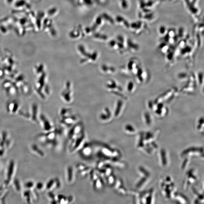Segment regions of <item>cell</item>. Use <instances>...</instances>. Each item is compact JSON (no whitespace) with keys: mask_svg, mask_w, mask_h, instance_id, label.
Returning <instances> with one entry per match:
<instances>
[{"mask_svg":"<svg viewBox=\"0 0 204 204\" xmlns=\"http://www.w3.org/2000/svg\"><path fill=\"white\" fill-rule=\"evenodd\" d=\"M159 135V130L139 133L136 142V147L147 155L153 154L158 149L157 140Z\"/></svg>","mask_w":204,"mask_h":204,"instance_id":"6da1fadb","label":"cell"},{"mask_svg":"<svg viewBox=\"0 0 204 204\" xmlns=\"http://www.w3.org/2000/svg\"><path fill=\"white\" fill-rule=\"evenodd\" d=\"M160 187L161 193L167 200L172 199L176 192L175 184L172 178L169 176H166L160 181Z\"/></svg>","mask_w":204,"mask_h":204,"instance_id":"7a4b0ae2","label":"cell"},{"mask_svg":"<svg viewBox=\"0 0 204 204\" xmlns=\"http://www.w3.org/2000/svg\"><path fill=\"white\" fill-rule=\"evenodd\" d=\"M134 196V201L136 203L152 204L153 203L154 190L150 189L142 192H136Z\"/></svg>","mask_w":204,"mask_h":204,"instance_id":"3957f363","label":"cell"},{"mask_svg":"<svg viewBox=\"0 0 204 204\" xmlns=\"http://www.w3.org/2000/svg\"><path fill=\"white\" fill-rule=\"evenodd\" d=\"M182 158L184 157L204 158L203 147L191 146L183 150L181 154Z\"/></svg>","mask_w":204,"mask_h":204,"instance_id":"277c9868","label":"cell"},{"mask_svg":"<svg viewBox=\"0 0 204 204\" xmlns=\"http://www.w3.org/2000/svg\"><path fill=\"white\" fill-rule=\"evenodd\" d=\"M198 180V177L196 174L195 170L191 169L186 173L183 182V188L187 190L189 187H192L194 184L197 182Z\"/></svg>","mask_w":204,"mask_h":204,"instance_id":"5b68a950","label":"cell"},{"mask_svg":"<svg viewBox=\"0 0 204 204\" xmlns=\"http://www.w3.org/2000/svg\"><path fill=\"white\" fill-rule=\"evenodd\" d=\"M101 154L106 159H120L121 157L120 152L117 149L110 148L107 146L102 147L100 150Z\"/></svg>","mask_w":204,"mask_h":204,"instance_id":"8992f818","label":"cell"},{"mask_svg":"<svg viewBox=\"0 0 204 204\" xmlns=\"http://www.w3.org/2000/svg\"><path fill=\"white\" fill-rule=\"evenodd\" d=\"M85 135L84 133L77 138L72 141L70 146V150L72 153L79 150L84 146L85 141Z\"/></svg>","mask_w":204,"mask_h":204,"instance_id":"52a82bcc","label":"cell"},{"mask_svg":"<svg viewBox=\"0 0 204 204\" xmlns=\"http://www.w3.org/2000/svg\"><path fill=\"white\" fill-rule=\"evenodd\" d=\"M159 164L162 167L166 168L169 164V159L168 153L164 148L160 149L158 153Z\"/></svg>","mask_w":204,"mask_h":204,"instance_id":"ba28073f","label":"cell"},{"mask_svg":"<svg viewBox=\"0 0 204 204\" xmlns=\"http://www.w3.org/2000/svg\"><path fill=\"white\" fill-rule=\"evenodd\" d=\"M64 90L61 93V96L63 101L67 103H70L72 100V86L70 82H67Z\"/></svg>","mask_w":204,"mask_h":204,"instance_id":"9c48e42d","label":"cell"},{"mask_svg":"<svg viewBox=\"0 0 204 204\" xmlns=\"http://www.w3.org/2000/svg\"><path fill=\"white\" fill-rule=\"evenodd\" d=\"M83 133V126L81 124H77L74 126L69 134V138L71 141L75 140Z\"/></svg>","mask_w":204,"mask_h":204,"instance_id":"30bf717a","label":"cell"},{"mask_svg":"<svg viewBox=\"0 0 204 204\" xmlns=\"http://www.w3.org/2000/svg\"><path fill=\"white\" fill-rule=\"evenodd\" d=\"M192 192L194 197V203L195 204H203L204 201L203 192L197 190V189L192 187Z\"/></svg>","mask_w":204,"mask_h":204,"instance_id":"8fae6325","label":"cell"},{"mask_svg":"<svg viewBox=\"0 0 204 204\" xmlns=\"http://www.w3.org/2000/svg\"><path fill=\"white\" fill-rule=\"evenodd\" d=\"M115 189L121 195H125L128 193V191L124 187L123 182L121 179H116L114 186Z\"/></svg>","mask_w":204,"mask_h":204,"instance_id":"7c38bea8","label":"cell"},{"mask_svg":"<svg viewBox=\"0 0 204 204\" xmlns=\"http://www.w3.org/2000/svg\"><path fill=\"white\" fill-rule=\"evenodd\" d=\"M176 203L179 204H187L189 203V200L183 194L176 192L175 194L173 199Z\"/></svg>","mask_w":204,"mask_h":204,"instance_id":"4fadbf2b","label":"cell"},{"mask_svg":"<svg viewBox=\"0 0 204 204\" xmlns=\"http://www.w3.org/2000/svg\"><path fill=\"white\" fill-rule=\"evenodd\" d=\"M150 178V177L147 176H140V179L135 184L136 188L138 190H140L143 188L145 185H147L149 180Z\"/></svg>","mask_w":204,"mask_h":204,"instance_id":"5bb4252c","label":"cell"},{"mask_svg":"<svg viewBox=\"0 0 204 204\" xmlns=\"http://www.w3.org/2000/svg\"><path fill=\"white\" fill-rule=\"evenodd\" d=\"M124 130L126 134L133 136L137 134V130L135 126L132 124H128L124 126Z\"/></svg>","mask_w":204,"mask_h":204,"instance_id":"9a60e30c","label":"cell"},{"mask_svg":"<svg viewBox=\"0 0 204 204\" xmlns=\"http://www.w3.org/2000/svg\"><path fill=\"white\" fill-rule=\"evenodd\" d=\"M165 107L163 106V104H158L157 106L156 107L157 109L154 111L155 115L160 117H164L167 113L166 111V109Z\"/></svg>","mask_w":204,"mask_h":204,"instance_id":"2e32d148","label":"cell"},{"mask_svg":"<svg viewBox=\"0 0 204 204\" xmlns=\"http://www.w3.org/2000/svg\"><path fill=\"white\" fill-rule=\"evenodd\" d=\"M66 174V180L69 183H71L74 179V172L72 167L67 168Z\"/></svg>","mask_w":204,"mask_h":204,"instance_id":"e0dca14e","label":"cell"},{"mask_svg":"<svg viewBox=\"0 0 204 204\" xmlns=\"http://www.w3.org/2000/svg\"><path fill=\"white\" fill-rule=\"evenodd\" d=\"M82 149V154L83 155V156L85 157H88L90 156V155L93 153L92 147L90 145H85V146H84Z\"/></svg>","mask_w":204,"mask_h":204,"instance_id":"ac0fdd59","label":"cell"},{"mask_svg":"<svg viewBox=\"0 0 204 204\" xmlns=\"http://www.w3.org/2000/svg\"><path fill=\"white\" fill-rule=\"evenodd\" d=\"M138 171L140 176L150 177V173L146 168L143 166H140L138 168Z\"/></svg>","mask_w":204,"mask_h":204,"instance_id":"d6986e66","label":"cell"},{"mask_svg":"<svg viewBox=\"0 0 204 204\" xmlns=\"http://www.w3.org/2000/svg\"><path fill=\"white\" fill-rule=\"evenodd\" d=\"M144 121L147 126H150L153 123V118L148 112H145L143 115Z\"/></svg>","mask_w":204,"mask_h":204,"instance_id":"ffe728a7","label":"cell"},{"mask_svg":"<svg viewBox=\"0 0 204 204\" xmlns=\"http://www.w3.org/2000/svg\"><path fill=\"white\" fill-rule=\"evenodd\" d=\"M204 119L203 117L200 118L197 121L196 129L198 132L200 133H204Z\"/></svg>","mask_w":204,"mask_h":204,"instance_id":"44dd1931","label":"cell"},{"mask_svg":"<svg viewBox=\"0 0 204 204\" xmlns=\"http://www.w3.org/2000/svg\"><path fill=\"white\" fill-rule=\"evenodd\" d=\"M118 102H119L117 103V106H116L115 111L114 115L115 117L116 118L119 117L120 115L121 114V111H122L121 110L123 109L121 107H123V103L122 101L119 100Z\"/></svg>","mask_w":204,"mask_h":204,"instance_id":"7402d4cb","label":"cell"},{"mask_svg":"<svg viewBox=\"0 0 204 204\" xmlns=\"http://www.w3.org/2000/svg\"><path fill=\"white\" fill-rule=\"evenodd\" d=\"M94 183V187L96 190H99L101 189L103 187V183L101 178L99 177L95 180Z\"/></svg>","mask_w":204,"mask_h":204,"instance_id":"603a6c76","label":"cell"},{"mask_svg":"<svg viewBox=\"0 0 204 204\" xmlns=\"http://www.w3.org/2000/svg\"><path fill=\"white\" fill-rule=\"evenodd\" d=\"M184 159L183 161L182 162L181 166V169L182 170H185L187 168V167L189 166L191 158L188 157H184Z\"/></svg>","mask_w":204,"mask_h":204,"instance_id":"cb8c5ba5","label":"cell"},{"mask_svg":"<svg viewBox=\"0 0 204 204\" xmlns=\"http://www.w3.org/2000/svg\"><path fill=\"white\" fill-rule=\"evenodd\" d=\"M116 180L115 176L112 174L108 176L107 177V183L108 185H114Z\"/></svg>","mask_w":204,"mask_h":204,"instance_id":"d4e9b609","label":"cell"},{"mask_svg":"<svg viewBox=\"0 0 204 204\" xmlns=\"http://www.w3.org/2000/svg\"><path fill=\"white\" fill-rule=\"evenodd\" d=\"M135 85L132 82H129L127 85V90L130 93H132L135 90Z\"/></svg>","mask_w":204,"mask_h":204,"instance_id":"484cf974","label":"cell"}]
</instances>
